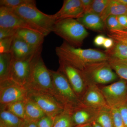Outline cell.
<instances>
[{
  "label": "cell",
  "instance_id": "60d3db41",
  "mask_svg": "<svg viewBox=\"0 0 127 127\" xmlns=\"http://www.w3.org/2000/svg\"><path fill=\"white\" fill-rule=\"evenodd\" d=\"M21 127H37L36 122L25 120Z\"/></svg>",
  "mask_w": 127,
  "mask_h": 127
},
{
  "label": "cell",
  "instance_id": "9a60e30c",
  "mask_svg": "<svg viewBox=\"0 0 127 127\" xmlns=\"http://www.w3.org/2000/svg\"><path fill=\"white\" fill-rule=\"evenodd\" d=\"M98 110L86 106L82 103L70 113L73 127L92 124L96 119Z\"/></svg>",
  "mask_w": 127,
  "mask_h": 127
},
{
  "label": "cell",
  "instance_id": "f1b7e54d",
  "mask_svg": "<svg viewBox=\"0 0 127 127\" xmlns=\"http://www.w3.org/2000/svg\"><path fill=\"white\" fill-rule=\"evenodd\" d=\"M109 0H94L88 12L101 16L108 4Z\"/></svg>",
  "mask_w": 127,
  "mask_h": 127
},
{
  "label": "cell",
  "instance_id": "2e32d148",
  "mask_svg": "<svg viewBox=\"0 0 127 127\" xmlns=\"http://www.w3.org/2000/svg\"><path fill=\"white\" fill-rule=\"evenodd\" d=\"M42 47L36 48L18 37L15 36L10 53L14 59H22L35 54L42 50Z\"/></svg>",
  "mask_w": 127,
  "mask_h": 127
},
{
  "label": "cell",
  "instance_id": "7bdbcfd3",
  "mask_svg": "<svg viewBox=\"0 0 127 127\" xmlns=\"http://www.w3.org/2000/svg\"><path fill=\"white\" fill-rule=\"evenodd\" d=\"M73 127H93L92 124H86V125H79Z\"/></svg>",
  "mask_w": 127,
  "mask_h": 127
},
{
  "label": "cell",
  "instance_id": "ac0fdd59",
  "mask_svg": "<svg viewBox=\"0 0 127 127\" xmlns=\"http://www.w3.org/2000/svg\"><path fill=\"white\" fill-rule=\"evenodd\" d=\"M77 20L85 28L96 31L101 32L104 30L105 24L100 16L96 14L87 12L84 13Z\"/></svg>",
  "mask_w": 127,
  "mask_h": 127
},
{
  "label": "cell",
  "instance_id": "ee69618b",
  "mask_svg": "<svg viewBox=\"0 0 127 127\" xmlns=\"http://www.w3.org/2000/svg\"><path fill=\"white\" fill-rule=\"evenodd\" d=\"M119 1L127 7V0H119Z\"/></svg>",
  "mask_w": 127,
  "mask_h": 127
},
{
  "label": "cell",
  "instance_id": "b9f144b4",
  "mask_svg": "<svg viewBox=\"0 0 127 127\" xmlns=\"http://www.w3.org/2000/svg\"><path fill=\"white\" fill-rule=\"evenodd\" d=\"M92 125L93 127H101V126L95 121H94V122H93L92 123Z\"/></svg>",
  "mask_w": 127,
  "mask_h": 127
},
{
  "label": "cell",
  "instance_id": "52a82bcc",
  "mask_svg": "<svg viewBox=\"0 0 127 127\" xmlns=\"http://www.w3.org/2000/svg\"><path fill=\"white\" fill-rule=\"evenodd\" d=\"M28 91L25 87L10 79L0 82V108L28 97Z\"/></svg>",
  "mask_w": 127,
  "mask_h": 127
},
{
  "label": "cell",
  "instance_id": "9c48e42d",
  "mask_svg": "<svg viewBox=\"0 0 127 127\" xmlns=\"http://www.w3.org/2000/svg\"><path fill=\"white\" fill-rule=\"evenodd\" d=\"M28 91V97L35 102L47 116L55 119L64 111L62 105L52 94L40 91Z\"/></svg>",
  "mask_w": 127,
  "mask_h": 127
},
{
  "label": "cell",
  "instance_id": "ffe728a7",
  "mask_svg": "<svg viewBox=\"0 0 127 127\" xmlns=\"http://www.w3.org/2000/svg\"><path fill=\"white\" fill-rule=\"evenodd\" d=\"M127 15V7L119 0H109L108 4L100 17L105 23L107 18L110 16H116Z\"/></svg>",
  "mask_w": 127,
  "mask_h": 127
},
{
  "label": "cell",
  "instance_id": "1f68e13d",
  "mask_svg": "<svg viewBox=\"0 0 127 127\" xmlns=\"http://www.w3.org/2000/svg\"><path fill=\"white\" fill-rule=\"evenodd\" d=\"M114 127H125L122 118L118 108H110Z\"/></svg>",
  "mask_w": 127,
  "mask_h": 127
},
{
  "label": "cell",
  "instance_id": "8d00e7d4",
  "mask_svg": "<svg viewBox=\"0 0 127 127\" xmlns=\"http://www.w3.org/2000/svg\"><path fill=\"white\" fill-rule=\"evenodd\" d=\"M118 20L120 25L124 29L127 31V15H123L117 16Z\"/></svg>",
  "mask_w": 127,
  "mask_h": 127
},
{
  "label": "cell",
  "instance_id": "277c9868",
  "mask_svg": "<svg viewBox=\"0 0 127 127\" xmlns=\"http://www.w3.org/2000/svg\"><path fill=\"white\" fill-rule=\"evenodd\" d=\"M12 10L28 23L44 32L46 36L53 32L56 22L55 15L43 13L37 8L36 3L26 4Z\"/></svg>",
  "mask_w": 127,
  "mask_h": 127
},
{
  "label": "cell",
  "instance_id": "5bb4252c",
  "mask_svg": "<svg viewBox=\"0 0 127 127\" xmlns=\"http://www.w3.org/2000/svg\"><path fill=\"white\" fill-rule=\"evenodd\" d=\"M84 13L81 0H65L61 8L54 15L57 21L67 18L77 19Z\"/></svg>",
  "mask_w": 127,
  "mask_h": 127
},
{
  "label": "cell",
  "instance_id": "30bf717a",
  "mask_svg": "<svg viewBox=\"0 0 127 127\" xmlns=\"http://www.w3.org/2000/svg\"><path fill=\"white\" fill-rule=\"evenodd\" d=\"M37 53L23 59L12 58L9 79L26 87L31 77L32 61Z\"/></svg>",
  "mask_w": 127,
  "mask_h": 127
},
{
  "label": "cell",
  "instance_id": "d6a6232c",
  "mask_svg": "<svg viewBox=\"0 0 127 127\" xmlns=\"http://www.w3.org/2000/svg\"><path fill=\"white\" fill-rule=\"evenodd\" d=\"M14 36L0 40V54L10 53Z\"/></svg>",
  "mask_w": 127,
  "mask_h": 127
},
{
  "label": "cell",
  "instance_id": "4dcf8cb0",
  "mask_svg": "<svg viewBox=\"0 0 127 127\" xmlns=\"http://www.w3.org/2000/svg\"><path fill=\"white\" fill-rule=\"evenodd\" d=\"M108 35L114 41L122 42L127 44V31H108Z\"/></svg>",
  "mask_w": 127,
  "mask_h": 127
},
{
  "label": "cell",
  "instance_id": "74e56055",
  "mask_svg": "<svg viewBox=\"0 0 127 127\" xmlns=\"http://www.w3.org/2000/svg\"><path fill=\"white\" fill-rule=\"evenodd\" d=\"M114 43L113 39L111 37H106L102 46L107 50H109L113 47Z\"/></svg>",
  "mask_w": 127,
  "mask_h": 127
},
{
  "label": "cell",
  "instance_id": "ba28073f",
  "mask_svg": "<svg viewBox=\"0 0 127 127\" xmlns=\"http://www.w3.org/2000/svg\"><path fill=\"white\" fill-rule=\"evenodd\" d=\"M110 108H118L127 101V82L123 79L99 87Z\"/></svg>",
  "mask_w": 127,
  "mask_h": 127
},
{
  "label": "cell",
  "instance_id": "cb8c5ba5",
  "mask_svg": "<svg viewBox=\"0 0 127 127\" xmlns=\"http://www.w3.org/2000/svg\"><path fill=\"white\" fill-rule=\"evenodd\" d=\"M95 121L102 127H114L111 108L107 107L99 109Z\"/></svg>",
  "mask_w": 127,
  "mask_h": 127
},
{
  "label": "cell",
  "instance_id": "e575fe53",
  "mask_svg": "<svg viewBox=\"0 0 127 127\" xmlns=\"http://www.w3.org/2000/svg\"><path fill=\"white\" fill-rule=\"evenodd\" d=\"M17 30L10 28H0V40L15 36Z\"/></svg>",
  "mask_w": 127,
  "mask_h": 127
},
{
  "label": "cell",
  "instance_id": "8992f818",
  "mask_svg": "<svg viewBox=\"0 0 127 127\" xmlns=\"http://www.w3.org/2000/svg\"><path fill=\"white\" fill-rule=\"evenodd\" d=\"M80 71L87 86L107 85L117 81L118 77L108 61L89 64Z\"/></svg>",
  "mask_w": 127,
  "mask_h": 127
},
{
  "label": "cell",
  "instance_id": "ab89813d",
  "mask_svg": "<svg viewBox=\"0 0 127 127\" xmlns=\"http://www.w3.org/2000/svg\"><path fill=\"white\" fill-rule=\"evenodd\" d=\"M83 7L84 10V13L88 12L92 4V0H81Z\"/></svg>",
  "mask_w": 127,
  "mask_h": 127
},
{
  "label": "cell",
  "instance_id": "d4e9b609",
  "mask_svg": "<svg viewBox=\"0 0 127 127\" xmlns=\"http://www.w3.org/2000/svg\"><path fill=\"white\" fill-rule=\"evenodd\" d=\"M25 100L26 99L12 103L4 107L0 108V109H5L19 118L26 120Z\"/></svg>",
  "mask_w": 127,
  "mask_h": 127
},
{
  "label": "cell",
  "instance_id": "8fae6325",
  "mask_svg": "<svg viewBox=\"0 0 127 127\" xmlns=\"http://www.w3.org/2000/svg\"><path fill=\"white\" fill-rule=\"evenodd\" d=\"M0 28L26 29L38 32L46 36L41 30L28 23L12 9L0 7Z\"/></svg>",
  "mask_w": 127,
  "mask_h": 127
},
{
  "label": "cell",
  "instance_id": "e0dca14e",
  "mask_svg": "<svg viewBox=\"0 0 127 127\" xmlns=\"http://www.w3.org/2000/svg\"><path fill=\"white\" fill-rule=\"evenodd\" d=\"M28 44L36 48L42 47L45 36L38 32L26 29H18L15 35Z\"/></svg>",
  "mask_w": 127,
  "mask_h": 127
},
{
  "label": "cell",
  "instance_id": "d6986e66",
  "mask_svg": "<svg viewBox=\"0 0 127 127\" xmlns=\"http://www.w3.org/2000/svg\"><path fill=\"white\" fill-rule=\"evenodd\" d=\"M26 120L37 122L46 114L35 102L27 97L25 100Z\"/></svg>",
  "mask_w": 127,
  "mask_h": 127
},
{
  "label": "cell",
  "instance_id": "4316f807",
  "mask_svg": "<svg viewBox=\"0 0 127 127\" xmlns=\"http://www.w3.org/2000/svg\"><path fill=\"white\" fill-rule=\"evenodd\" d=\"M70 113L64 111L55 118L53 127H73Z\"/></svg>",
  "mask_w": 127,
  "mask_h": 127
},
{
  "label": "cell",
  "instance_id": "7402d4cb",
  "mask_svg": "<svg viewBox=\"0 0 127 127\" xmlns=\"http://www.w3.org/2000/svg\"><path fill=\"white\" fill-rule=\"evenodd\" d=\"M24 121L9 111L0 109V127H21Z\"/></svg>",
  "mask_w": 127,
  "mask_h": 127
},
{
  "label": "cell",
  "instance_id": "7a4b0ae2",
  "mask_svg": "<svg viewBox=\"0 0 127 127\" xmlns=\"http://www.w3.org/2000/svg\"><path fill=\"white\" fill-rule=\"evenodd\" d=\"M53 85V95L62 105L64 111L71 113L81 104L65 75L59 70H50Z\"/></svg>",
  "mask_w": 127,
  "mask_h": 127
},
{
  "label": "cell",
  "instance_id": "f6af8a7d",
  "mask_svg": "<svg viewBox=\"0 0 127 127\" xmlns=\"http://www.w3.org/2000/svg\"><path fill=\"white\" fill-rule=\"evenodd\" d=\"M123 62H125L127 63V60H126V61H124Z\"/></svg>",
  "mask_w": 127,
  "mask_h": 127
},
{
  "label": "cell",
  "instance_id": "d590c367",
  "mask_svg": "<svg viewBox=\"0 0 127 127\" xmlns=\"http://www.w3.org/2000/svg\"><path fill=\"white\" fill-rule=\"evenodd\" d=\"M125 127H127V101L118 107Z\"/></svg>",
  "mask_w": 127,
  "mask_h": 127
},
{
  "label": "cell",
  "instance_id": "3957f363",
  "mask_svg": "<svg viewBox=\"0 0 127 127\" xmlns=\"http://www.w3.org/2000/svg\"><path fill=\"white\" fill-rule=\"evenodd\" d=\"M41 51L38 52L33 58L31 77L26 88L27 90L44 92L53 95V85L51 74L41 56Z\"/></svg>",
  "mask_w": 127,
  "mask_h": 127
},
{
  "label": "cell",
  "instance_id": "83f0119b",
  "mask_svg": "<svg viewBox=\"0 0 127 127\" xmlns=\"http://www.w3.org/2000/svg\"><path fill=\"white\" fill-rule=\"evenodd\" d=\"M36 3L34 0H0V7H6L10 9H15L21 6L28 4Z\"/></svg>",
  "mask_w": 127,
  "mask_h": 127
},
{
  "label": "cell",
  "instance_id": "5b68a950",
  "mask_svg": "<svg viewBox=\"0 0 127 127\" xmlns=\"http://www.w3.org/2000/svg\"><path fill=\"white\" fill-rule=\"evenodd\" d=\"M53 32L71 45L79 47L88 35L86 28L76 19L56 21Z\"/></svg>",
  "mask_w": 127,
  "mask_h": 127
},
{
  "label": "cell",
  "instance_id": "836d02e7",
  "mask_svg": "<svg viewBox=\"0 0 127 127\" xmlns=\"http://www.w3.org/2000/svg\"><path fill=\"white\" fill-rule=\"evenodd\" d=\"M55 119L50 116H46L36 122L37 127H53Z\"/></svg>",
  "mask_w": 127,
  "mask_h": 127
},
{
  "label": "cell",
  "instance_id": "f546056e",
  "mask_svg": "<svg viewBox=\"0 0 127 127\" xmlns=\"http://www.w3.org/2000/svg\"><path fill=\"white\" fill-rule=\"evenodd\" d=\"M105 24L108 31H124L119 22L116 16H109L105 21Z\"/></svg>",
  "mask_w": 127,
  "mask_h": 127
},
{
  "label": "cell",
  "instance_id": "f35d334b",
  "mask_svg": "<svg viewBox=\"0 0 127 127\" xmlns=\"http://www.w3.org/2000/svg\"><path fill=\"white\" fill-rule=\"evenodd\" d=\"M106 37L103 35H98L94 38V42L95 45L98 47L102 46Z\"/></svg>",
  "mask_w": 127,
  "mask_h": 127
},
{
  "label": "cell",
  "instance_id": "7c38bea8",
  "mask_svg": "<svg viewBox=\"0 0 127 127\" xmlns=\"http://www.w3.org/2000/svg\"><path fill=\"white\" fill-rule=\"evenodd\" d=\"M58 70L63 73L79 99L83 96L88 86L80 71L68 64L59 61Z\"/></svg>",
  "mask_w": 127,
  "mask_h": 127
},
{
  "label": "cell",
  "instance_id": "4fadbf2b",
  "mask_svg": "<svg viewBox=\"0 0 127 127\" xmlns=\"http://www.w3.org/2000/svg\"><path fill=\"white\" fill-rule=\"evenodd\" d=\"M81 101L83 105L94 109H99L109 107L100 88L96 85L88 86Z\"/></svg>",
  "mask_w": 127,
  "mask_h": 127
},
{
  "label": "cell",
  "instance_id": "44dd1931",
  "mask_svg": "<svg viewBox=\"0 0 127 127\" xmlns=\"http://www.w3.org/2000/svg\"><path fill=\"white\" fill-rule=\"evenodd\" d=\"M105 52L109 57V59L124 61L127 60V44L122 42L115 41L113 47Z\"/></svg>",
  "mask_w": 127,
  "mask_h": 127
},
{
  "label": "cell",
  "instance_id": "603a6c76",
  "mask_svg": "<svg viewBox=\"0 0 127 127\" xmlns=\"http://www.w3.org/2000/svg\"><path fill=\"white\" fill-rule=\"evenodd\" d=\"M12 61L10 53L0 54V82L9 79Z\"/></svg>",
  "mask_w": 127,
  "mask_h": 127
},
{
  "label": "cell",
  "instance_id": "484cf974",
  "mask_svg": "<svg viewBox=\"0 0 127 127\" xmlns=\"http://www.w3.org/2000/svg\"><path fill=\"white\" fill-rule=\"evenodd\" d=\"M108 62L118 77L127 82V63L112 59Z\"/></svg>",
  "mask_w": 127,
  "mask_h": 127
},
{
  "label": "cell",
  "instance_id": "6da1fadb",
  "mask_svg": "<svg viewBox=\"0 0 127 127\" xmlns=\"http://www.w3.org/2000/svg\"><path fill=\"white\" fill-rule=\"evenodd\" d=\"M55 51L59 61L68 64L80 71L89 64L109 60L105 52L92 48L75 47L64 41L61 46L56 47Z\"/></svg>",
  "mask_w": 127,
  "mask_h": 127
}]
</instances>
